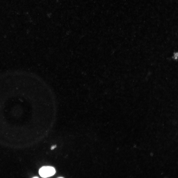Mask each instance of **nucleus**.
<instances>
[{"label": "nucleus", "mask_w": 178, "mask_h": 178, "mask_svg": "<svg viewBox=\"0 0 178 178\" xmlns=\"http://www.w3.org/2000/svg\"><path fill=\"white\" fill-rule=\"evenodd\" d=\"M55 173V170L53 167L44 166L39 170V173L42 177L45 178L53 175Z\"/></svg>", "instance_id": "1"}, {"label": "nucleus", "mask_w": 178, "mask_h": 178, "mask_svg": "<svg viewBox=\"0 0 178 178\" xmlns=\"http://www.w3.org/2000/svg\"><path fill=\"white\" fill-rule=\"evenodd\" d=\"M56 147V145H55L52 146L51 148V149L52 150L54 148H55Z\"/></svg>", "instance_id": "2"}, {"label": "nucleus", "mask_w": 178, "mask_h": 178, "mask_svg": "<svg viewBox=\"0 0 178 178\" xmlns=\"http://www.w3.org/2000/svg\"><path fill=\"white\" fill-rule=\"evenodd\" d=\"M33 178H38V177H34Z\"/></svg>", "instance_id": "3"}]
</instances>
